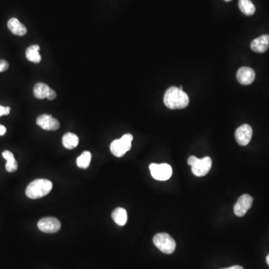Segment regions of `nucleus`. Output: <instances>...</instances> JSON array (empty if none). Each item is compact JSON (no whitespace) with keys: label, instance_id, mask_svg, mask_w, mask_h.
I'll return each instance as SVG.
<instances>
[{"label":"nucleus","instance_id":"obj_1","mask_svg":"<svg viewBox=\"0 0 269 269\" xmlns=\"http://www.w3.org/2000/svg\"><path fill=\"white\" fill-rule=\"evenodd\" d=\"M164 103L170 109H185L189 104V98L183 90L173 86L166 91Z\"/></svg>","mask_w":269,"mask_h":269},{"label":"nucleus","instance_id":"obj_2","mask_svg":"<svg viewBox=\"0 0 269 269\" xmlns=\"http://www.w3.org/2000/svg\"><path fill=\"white\" fill-rule=\"evenodd\" d=\"M52 188V184L50 180L37 179L28 185L26 195L30 199H38L48 195Z\"/></svg>","mask_w":269,"mask_h":269},{"label":"nucleus","instance_id":"obj_3","mask_svg":"<svg viewBox=\"0 0 269 269\" xmlns=\"http://www.w3.org/2000/svg\"><path fill=\"white\" fill-rule=\"evenodd\" d=\"M188 164L191 167V171L197 177H203L208 174L212 167V159L209 156L198 159L195 156H190Z\"/></svg>","mask_w":269,"mask_h":269},{"label":"nucleus","instance_id":"obj_4","mask_svg":"<svg viewBox=\"0 0 269 269\" xmlns=\"http://www.w3.org/2000/svg\"><path fill=\"white\" fill-rule=\"evenodd\" d=\"M153 244L162 253L171 254L176 249V242L169 234H157L153 237Z\"/></svg>","mask_w":269,"mask_h":269},{"label":"nucleus","instance_id":"obj_5","mask_svg":"<svg viewBox=\"0 0 269 269\" xmlns=\"http://www.w3.org/2000/svg\"><path fill=\"white\" fill-rule=\"evenodd\" d=\"M133 136L131 134H126L120 139L112 141L110 145L111 152L116 157H122L132 148Z\"/></svg>","mask_w":269,"mask_h":269},{"label":"nucleus","instance_id":"obj_6","mask_svg":"<svg viewBox=\"0 0 269 269\" xmlns=\"http://www.w3.org/2000/svg\"><path fill=\"white\" fill-rule=\"evenodd\" d=\"M149 168L152 178L159 181H166L172 176L171 166L166 163H162V164L152 163L149 166Z\"/></svg>","mask_w":269,"mask_h":269},{"label":"nucleus","instance_id":"obj_7","mask_svg":"<svg viewBox=\"0 0 269 269\" xmlns=\"http://www.w3.org/2000/svg\"><path fill=\"white\" fill-rule=\"evenodd\" d=\"M61 227L59 220L53 217L44 218L37 222L38 229L45 234H55L60 230Z\"/></svg>","mask_w":269,"mask_h":269},{"label":"nucleus","instance_id":"obj_8","mask_svg":"<svg viewBox=\"0 0 269 269\" xmlns=\"http://www.w3.org/2000/svg\"><path fill=\"white\" fill-rule=\"evenodd\" d=\"M34 96L37 99L44 100L45 98L49 101H53L56 98V93L45 83H38L33 88Z\"/></svg>","mask_w":269,"mask_h":269},{"label":"nucleus","instance_id":"obj_9","mask_svg":"<svg viewBox=\"0 0 269 269\" xmlns=\"http://www.w3.org/2000/svg\"><path fill=\"white\" fill-rule=\"evenodd\" d=\"M253 198L249 195H243L238 198L236 203L234 206V210L235 216L243 217L247 212L252 207Z\"/></svg>","mask_w":269,"mask_h":269},{"label":"nucleus","instance_id":"obj_10","mask_svg":"<svg viewBox=\"0 0 269 269\" xmlns=\"http://www.w3.org/2000/svg\"><path fill=\"white\" fill-rule=\"evenodd\" d=\"M252 135H253V130L248 124L242 125L235 130V140L241 146L248 145L252 140Z\"/></svg>","mask_w":269,"mask_h":269},{"label":"nucleus","instance_id":"obj_11","mask_svg":"<svg viewBox=\"0 0 269 269\" xmlns=\"http://www.w3.org/2000/svg\"><path fill=\"white\" fill-rule=\"evenodd\" d=\"M36 123L43 130H47V131H55L59 130L60 127V123L58 121V120L50 115H47V114L40 115L36 120Z\"/></svg>","mask_w":269,"mask_h":269},{"label":"nucleus","instance_id":"obj_12","mask_svg":"<svg viewBox=\"0 0 269 269\" xmlns=\"http://www.w3.org/2000/svg\"><path fill=\"white\" fill-rule=\"evenodd\" d=\"M237 80L240 84L248 85L253 83L255 80V72L248 67H242L237 72Z\"/></svg>","mask_w":269,"mask_h":269},{"label":"nucleus","instance_id":"obj_13","mask_svg":"<svg viewBox=\"0 0 269 269\" xmlns=\"http://www.w3.org/2000/svg\"><path fill=\"white\" fill-rule=\"evenodd\" d=\"M269 47V35L263 34L253 40L251 44V48L253 52L263 53L266 52Z\"/></svg>","mask_w":269,"mask_h":269},{"label":"nucleus","instance_id":"obj_14","mask_svg":"<svg viewBox=\"0 0 269 269\" xmlns=\"http://www.w3.org/2000/svg\"><path fill=\"white\" fill-rule=\"evenodd\" d=\"M8 28L15 35L23 36L27 33L26 26L22 24L17 18H12L8 20Z\"/></svg>","mask_w":269,"mask_h":269},{"label":"nucleus","instance_id":"obj_15","mask_svg":"<svg viewBox=\"0 0 269 269\" xmlns=\"http://www.w3.org/2000/svg\"><path fill=\"white\" fill-rule=\"evenodd\" d=\"M39 50L40 47L37 44L30 46L26 50V59L33 63H40L41 61V56L40 55Z\"/></svg>","mask_w":269,"mask_h":269},{"label":"nucleus","instance_id":"obj_16","mask_svg":"<svg viewBox=\"0 0 269 269\" xmlns=\"http://www.w3.org/2000/svg\"><path fill=\"white\" fill-rule=\"evenodd\" d=\"M112 217L114 221L119 226H124L127 224V219H128L127 210L120 207L116 208L112 212Z\"/></svg>","mask_w":269,"mask_h":269},{"label":"nucleus","instance_id":"obj_17","mask_svg":"<svg viewBox=\"0 0 269 269\" xmlns=\"http://www.w3.org/2000/svg\"><path fill=\"white\" fill-rule=\"evenodd\" d=\"M62 145L67 149H74L75 148L78 146L79 137L74 133H66L64 134L63 138H62Z\"/></svg>","mask_w":269,"mask_h":269},{"label":"nucleus","instance_id":"obj_18","mask_svg":"<svg viewBox=\"0 0 269 269\" xmlns=\"http://www.w3.org/2000/svg\"><path fill=\"white\" fill-rule=\"evenodd\" d=\"M2 156L7 161L6 165H5V169L7 171L10 172V173L16 171L17 170L18 165L13 153L11 151H5L2 152Z\"/></svg>","mask_w":269,"mask_h":269},{"label":"nucleus","instance_id":"obj_19","mask_svg":"<svg viewBox=\"0 0 269 269\" xmlns=\"http://www.w3.org/2000/svg\"><path fill=\"white\" fill-rule=\"evenodd\" d=\"M238 7L246 16H252L256 12V8L251 0H238Z\"/></svg>","mask_w":269,"mask_h":269},{"label":"nucleus","instance_id":"obj_20","mask_svg":"<svg viewBox=\"0 0 269 269\" xmlns=\"http://www.w3.org/2000/svg\"><path fill=\"white\" fill-rule=\"evenodd\" d=\"M91 158L92 156L91 152L89 151H84L76 159V165L80 168H87L91 164Z\"/></svg>","mask_w":269,"mask_h":269},{"label":"nucleus","instance_id":"obj_21","mask_svg":"<svg viewBox=\"0 0 269 269\" xmlns=\"http://www.w3.org/2000/svg\"><path fill=\"white\" fill-rule=\"evenodd\" d=\"M9 67V64L4 59H0V73L6 71Z\"/></svg>","mask_w":269,"mask_h":269},{"label":"nucleus","instance_id":"obj_22","mask_svg":"<svg viewBox=\"0 0 269 269\" xmlns=\"http://www.w3.org/2000/svg\"><path fill=\"white\" fill-rule=\"evenodd\" d=\"M11 109L10 107L8 106H2V105H0V117H2L3 115H8L10 113Z\"/></svg>","mask_w":269,"mask_h":269},{"label":"nucleus","instance_id":"obj_23","mask_svg":"<svg viewBox=\"0 0 269 269\" xmlns=\"http://www.w3.org/2000/svg\"><path fill=\"white\" fill-rule=\"evenodd\" d=\"M6 133V127L0 124V136L4 135Z\"/></svg>","mask_w":269,"mask_h":269},{"label":"nucleus","instance_id":"obj_24","mask_svg":"<svg viewBox=\"0 0 269 269\" xmlns=\"http://www.w3.org/2000/svg\"><path fill=\"white\" fill-rule=\"evenodd\" d=\"M244 269L242 267V266H232V267L226 268V269Z\"/></svg>","mask_w":269,"mask_h":269},{"label":"nucleus","instance_id":"obj_25","mask_svg":"<svg viewBox=\"0 0 269 269\" xmlns=\"http://www.w3.org/2000/svg\"><path fill=\"white\" fill-rule=\"evenodd\" d=\"M266 262H267V264L269 266V254L266 257Z\"/></svg>","mask_w":269,"mask_h":269},{"label":"nucleus","instance_id":"obj_26","mask_svg":"<svg viewBox=\"0 0 269 269\" xmlns=\"http://www.w3.org/2000/svg\"><path fill=\"white\" fill-rule=\"evenodd\" d=\"M224 1H226V2H230V1H232V0H224Z\"/></svg>","mask_w":269,"mask_h":269}]
</instances>
